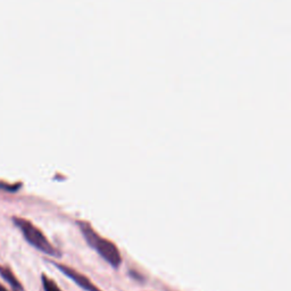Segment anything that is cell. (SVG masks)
Here are the masks:
<instances>
[{"label":"cell","instance_id":"obj_4","mask_svg":"<svg viewBox=\"0 0 291 291\" xmlns=\"http://www.w3.org/2000/svg\"><path fill=\"white\" fill-rule=\"evenodd\" d=\"M0 277L8 283L13 291H24L21 282L17 280V278L15 277V274L8 269V267L0 266Z\"/></svg>","mask_w":291,"mask_h":291},{"label":"cell","instance_id":"obj_3","mask_svg":"<svg viewBox=\"0 0 291 291\" xmlns=\"http://www.w3.org/2000/svg\"><path fill=\"white\" fill-rule=\"evenodd\" d=\"M52 264L60 272H62L63 274L66 275V277L70 279V280H72L73 282H74L75 285H78L80 288L83 289L84 291H101L100 289L98 288L97 286L94 285V283L91 282L89 279L86 277V275L81 274L80 272H78L74 269H72V267H68L66 265H63V264L55 263V262H52Z\"/></svg>","mask_w":291,"mask_h":291},{"label":"cell","instance_id":"obj_2","mask_svg":"<svg viewBox=\"0 0 291 291\" xmlns=\"http://www.w3.org/2000/svg\"><path fill=\"white\" fill-rule=\"evenodd\" d=\"M13 222L20 229L25 240L32 247L36 248L37 250L44 252V254L48 256H51V257H60L62 256L60 251L55 246H52L50 241L47 239V237L36 225H33L31 222L22 217H13Z\"/></svg>","mask_w":291,"mask_h":291},{"label":"cell","instance_id":"obj_5","mask_svg":"<svg viewBox=\"0 0 291 291\" xmlns=\"http://www.w3.org/2000/svg\"><path fill=\"white\" fill-rule=\"evenodd\" d=\"M0 291H8V290H7V289H6L5 287H3V286L0 285Z\"/></svg>","mask_w":291,"mask_h":291},{"label":"cell","instance_id":"obj_1","mask_svg":"<svg viewBox=\"0 0 291 291\" xmlns=\"http://www.w3.org/2000/svg\"><path fill=\"white\" fill-rule=\"evenodd\" d=\"M78 225L80 230H81V233L84 239H86L87 243L91 248H94L98 252V255L105 262L108 263L110 266H113L114 269H118L122 264V256L118 248L115 246V243L108 239H105L104 237L99 236L88 222L79 221Z\"/></svg>","mask_w":291,"mask_h":291}]
</instances>
